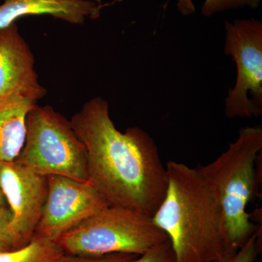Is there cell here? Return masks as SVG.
<instances>
[{
    "label": "cell",
    "mask_w": 262,
    "mask_h": 262,
    "mask_svg": "<svg viewBox=\"0 0 262 262\" xmlns=\"http://www.w3.org/2000/svg\"><path fill=\"white\" fill-rule=\"evenodd\" d=\"M87 151L89 182L113 206L152 217L168 187V173L154 139L139 127H115L110 105L91 98L70 120Z\"/></svg>",
    "instance_id": "obj_1"
},
{
    "label": "cell",
    "mask_w": 262,
    "mask_h": 262,
    "mask_svg": "<svg viewBox=\"0 0 262 262\" xmlns=\"http://www.w3.org/2000/svg\"><path fill=\"white\" fill-rule=\"evenodd\" d=\"M168 187L151 217L171 243L177 262H221L229 256L220 199L198 168L170 161Z\"/></svg>",
    "instance_id": "obj_2"
},
{
    "label": "cell",
    "mask_w": 262,
    "mask_h": 262,
    "mask_svg": "<svg viewBox=\"0 0 262 262\" xmlns=\"http://www.w3.org/2000/svg\"><path fill=\"white\" fill-rule=\"evenodd\" d=\"M262 150L261 126L239 130L237 140L211 163L198 167L216 192L225 215L229 256L260 228L248 214V203L257 192L256 163Z\"/></svg>",
    "instance_id": "obj_3"
},
{
    "label": "cell",
    "mask_w": 262,
    "mask_h": 262,
    "mask_svg": "<svg viewBox=\"0 0 262 262\" xmlns=\"http://www.w3.org/2000/svg\"><path fill=\"white\" fill-rule=\"evenodd\" d=\"M168 239L151 217L110 205L82 221L57 241L66 254L99 256L114 253L143 254Z\"/></svg>",
    "instance_id": "obj_4"
},
{
    "label": "cell",
    "mask_w": 262,
    "mask_h": 262,
    "mask_svg": "<svg viewBox=\"0 0 262 262\" xmlns=\"http://www.w3.org/2000/svg\"><path fill=\"white\" fill-rule=\"evenodd\" d=\"M15 161L47 177L89 181L87 151L68 119L51 106L36 104L27 119V136Z\"/></svg>",
    "instance_id": "obj_5"
},
{
    "label": "cell",
    "mask_w": 262,
    "mask_h": 262,
    "mask_svg": "<svg viewBox=\"0 0 262 262\" xmlns=\"http://www.w3.org/2000/svg\"><path fill=\"white\" fill-rule=\"evenodd\" d=\"M224 52L237 70L235 84L225 100L229 118L262 115V22L254 18L225 22Z\"/></svg>",
    "instance_id": "obj_6"
},
{
    "label": "cell",
    "mask_w": 262,
    "mask_h": 262,
    "mask_svg": "<svg viewBox=\"0 0 262 262\" xmlns=\"http://www.w3.org/2000/svg\"><path fill=\"white\" fill-rule=\"evenodd\" d=\"M48 193L34 234L57 242L82 221L110 206L88 182L60 175L48 176Z\"/></svg>",
    "instance_id": "obj_7"
},
{
    "label": "cell",
    "mask_w": 262,
    "mask_h": 262,
    "mask_svg": "<svg viewBox=\"0 0 262 262\" xmlns=\"http://www.w3.org/2000/svg\"><path fill=\"white\" fill-rule=\"evenodd\" d=\"M0 187L11 211L10 229L18 249L28 244L35 232L47 196V177L15 160H0Z\"/></svg>",
    "instance_id": "obj_8"
},
{
    "label": "cell",
    "mask_w": 262,
    "mask_h": 262,
    "mask_svg": "<svg viewBox=\"0 0 262 262\" xmlns=\"http://www.w3.org/2000/svg\"><path fill=\"white\" fill-rule=\"evenodd\" d=\"M47 94L34 70L32 50L15 23L0 29V98L38 102Z\"/></svg>",
    "instance_id": "obj_9"
},
{
    "label": "cell",
    "mask_w": 262,
    "mask_h": 262,
    "mask_svg": "<svg viewBox=\"0 0 262 262\" xmlns=\"http://www.w3.org/2000/svg\"><path fill=\"white\" fill-rule=\"evenodd\" d=\"M106 5L92 0H4L0 5V29L32 15H51L70 24H83L87 18H98Z\"/></svg>",
    "instance_id": "obj_10"
},
{
    "label": "cell",
    "mask_w": 262,
    "mask_h": 262,
    "mask_svg": "<svg viewBox=\"0 0 262 262\" xmlns=\"http://www.w3.org/2000/svg\"><path fill=\"white\" fill-rule=\"evenodd\" d=\"M37 102L20 97L0 98V160L14 161L23 149L27 119Z\"/></svg>",
    "instance_id": "obj_11"
},
{
    "label": "cell",
    "mask_w": 262,
    "mask_h": 262,
    "mask_svg": "<svg viewBox=\"0 0 262 262\" xmlns=\"http://www.w3.org/2000/svg\"><path fill=\"white\" fill-rule=\"evenodd\" d=\"M0 262H67V256L57 242L34 234L25 246L0 253Z\"/></svg>",
    "instance_id": "obj_12"
},
{
    "label": "cell",
    "mask_w": 262,
    "mask_h": 262,
    "mask_svg": "<svg viewBox=\"0 0 262 262\" xmlns=\"http://www.w3.org/2000/svg\"><path fill=\"white\" fill-rule=\"evenodd\" d=\"M261 0H205L201 13L204 16L210 17L220 12L244 7L255 9L259 6Z\"/></svg>",
    "instance_id": "obj_13"
},
{
    "label": "cell",
    "mask_w": 262,
    "mask_h": 262,
    "mask_svg": "<svg viewBox=\"0 0 262 262\" xmlns=\"http://www.w3.org/2000/svg\"><path fill=\"white\" fill-rule=\"evenodd\" d=\"M130 262H177L170 239L155 245Z\"/></svg>",
    "instance_id": "obj_14"
},
{
    "label": "cell",
    "mask_w": 262,
    "mask_h": 262,
    "mask_svg": "<svg viewBox=\"0 0 262 262\" xmlns=\"http://www.w3.org/2000/svg\"><path fill=\"white\" fill-rule=\"evenodd\" d=\"M261 227L253 234L246 244L233 255L227 256L221 262H255L257 259L261 246Z\"/></svg>",
    "instance_id": "obj_15"
},
{
    "label": "cell",
    "mask_w": 262,
    "mask_h": 262,
    "mask_svg": "<svg viewBox=\"0 0 262 262\" xmlns=\"http://www.w3.org/2000/svg\"><path fill=\"white\" fill-rule=\"evenodd\" d=\"M12 213L8 207L0 208V253L16 249L10 229Z\"/></svg>",
    "instance_id": "obj_16"
},
{
    "label": "cell",
    "mask_w": 262,
    "mask_h": 262,
    "mask_svg": "<svg viewBox=\"0 0 262 262\" xmlns=\"http://www.w3.org/2000/svg\"><path fill=\"white\" fill-rule=\"evenodd\" d=\"M67 262H130L138 255L127 253H114L99 256H70L67 255Z\"/></svg>",
    "instance_id": "obj_17"
},
{
    "label": "cell",
    "mask_w": 262,
    "mask_h": 262,
    "mask_svg": "<svg viewBox=\"0 0 262 262\" xmlns=\"http://www.w3.org/2000/svg\"><path fill=\"white\" fill-rule=\"evenodd\" d=\"M177 7L180 13L184 15L193 14L195 12V7L192 0H178Z\"/></svg>",
    "instance_id": "obj_18"
},
{
    "label": "cell",
    "mask_w": 262,
    "mask_h": 262,
    "mask_svg": "<svg viewBox=\"0 0 262 262\" xmlns=\"http://www.w3.org/2000/svg\"><path fill=\"white\" fill-rule=\"evenodd\" d=\"M6 204L7 201L6 199H5L4 193H3V190H2V188L0 187V208L7 206Z\"/></svg>",
    "instance_id": "obj_19"
}]
</instances>
